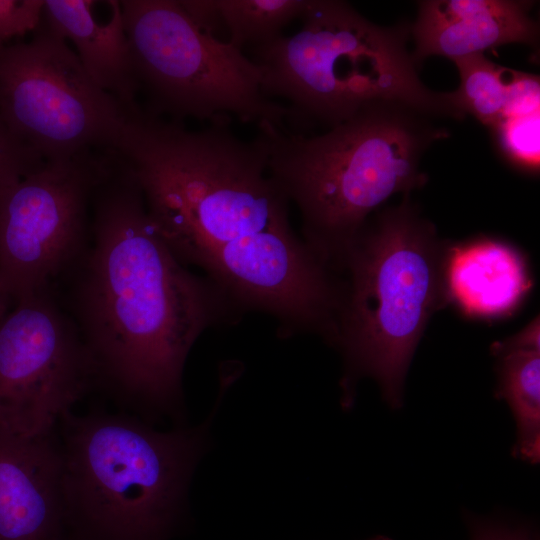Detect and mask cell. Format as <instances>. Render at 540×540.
<instances>
[{
	"mask_svg": "<svg viewBox=\"0 0 540 540\" xmlns=\"http://www.w3.org/2000/svg\"><path fill=\"white\" fill-rule=\"evenodd\" d=\"M113 150L133 174L158 234L241 312L274 317L284 337L335 331L340 279L293 230L290 201L254 138L227 124L189 130L144 109Z\"/></svg>",
	"mask_w": 540,
	"mask_h": 540,
	"instance_id": "6da1fadb",
	"label": "cell"
},
{
	"mask_svg": "<svg viewBox=\"0 0 540 540\" xmlns=\"http://www.w3.org/2000/svg\"><path fill=\"white\" fill-rule=\"evenodd\" d=\"M91 212L90 245L77 259L75 308L95 379L129 403L173 413L198 337L242 313L167 247L133 174L115 153L94 188Z\"/></svg>",
	"mask_w": 540,
	"mask_h": 540,
	"instance_id": "7a4b0ae2",
	"label": "cell"
},
{
	"mask_svg": "<svg viewBox=\"0 0 540 540\" xmlns=\"http://www.w3.org/2000/svg\"><path fill=\"white\" fill-rule=\"evenodd\" d=\"M415 108L384 102L327 132L308 136L257 125L270 175L299 210L302 239L330 270L338 267L369 216L392 195L428 181L425 151L450 136Z\"/></svg>",
	"mask_w": 540,
	"mask_h": 540,
	"instance_id": "3957f363",
	"label": "cell"
},
{
	"mask_svg": "<svg viewBox=\"0 0 540 540\" xmlns=\"http://www.w3.org/2000/svg\"><path fill=\"white\" fill-rule=\"evenodd\" d=\"M408 197L367 220L337 270L345 279L331 344L344 361V407L352 405L358 381L369 377L391 408H401L416 348L432 315L447 304V245Z\"/></svg>",
	"mask_w": 540,
	"mask_h": 540,
	"instance_id": "277c9868",
	"label": "cell"
},
{
	"mask_svg": "<svg viewBox=\"0 0 540 540\" xmlns=\"http://www.w3.org/2000/svg\"><path fill=\"white\" fill-rule=\"evenodd\" d=\"M301 29L252 47L262 90L287 101L286 127L328 129L365 107L395 102L431 118L463 120L452 92H435L409 52L411 24L384 27L338 0H308Z\"/></svg>",
	"mask_w": 540,
	"mask_h": 540,
	"instance_id": "5b68a950",
	"label": "cell"
},
{
	"mask_svg": "<svg viewBox=\"0 0 540 540\" xmlns=\"http://www.w3.org/2000/svg\"><path fill=\"white\" fill-rule=\"evenodd\" d=\"M64 527L80 540H165L185 504L205 425L158 431L115 414L59 421Z\"/></svg>",
	"mask_w": 540,
	"mask_h": 540,
	"instance_id": "8992f818",
	"label": "cell"
},
{
	"mask_svg": "<svg viewBox=\"0 0 540 540\" xmlns=\"http://www.w3.org/2000/svg\"><path fill=\"white\" fill-rule=\"evenodd\" d=\"M147 112L227 124L233 117L286 127L287 108L262 90L260 66L241 49L199 29L178 0L120 1Z\"/></svg>",
	"mask_w": 540,
	"mask_h": 540,
	"instance_id": "52a82bcc",
	"label": "cell"
},
{
	"mask_svg": "<svg viewBox=\"0 0 540 540\" xmlns=\"http://www.w3.org/2000/svg\"><path fill=\"white\" fill-rule=\"evenodd\" d=\"M130 111L43 20L27 42L0 47V115L44 161L111 149Z\"/></svg>",
	"mask_w": 540,
	"mask_h": 540,
	"instance_id": "ba28073f",
	"label": "cell"
},
{
	"mask_svg": "<svg viewBox=\"0 0 540 540\" xmlns=\"http://www.w3.org/2000/svg\"><path fill=\"white\" fill-rule=\"evenodd\" d=\"M106 153L45 161L0 193V285L10 300L47 289L81 255Z\"/></svg>",
	"mask_w": 540,
	"mask_h": 540,
	"instance_id": "9c48e42d",
	"label": "cell"
},
{
	"mask_svg": "<svg viewBox=\"0 0 540 540\" xmlns=\"http://www.w3.org/2000/svg\"><path fill=\"white\" fill-rule=\"evenodd\" d=\"M93 379L76 325L47 289L15 302L0 321V428L27 437L53 432Z\"/></svg>",
	"mask_w": 540,
	"mask_h": 540,
	"instance_id": "30bf717a",
	"label": "cell"
},
{
	"mask_svg": "<svg viewBox=\"0 0 540 540\" xmlns=\"http://www.w3.org/2000/svg\"><path fill=\"white\" fill-rule=\"evenodd\" d=\"M62 461L54 431L27 437L0 428V540H60Z\"/></svg>",
	"mask_w": 540,
	"mask_h": 540,
	"instance_id": "8fae6325",
	"label": "cell"
},
{
	"mask_svg": "<svg viewBox=\"0 0 540 540\" xmlns=\"http://www.w3.org/2000/svg\"><path fill=\"white\" fill-rule=\"evenodd\" d=\"M532 1L425 0L411 24L420 64L429 56L451 61L506 44L538 45L539 25L530 16Z\"/></svg>",
	"mask_w": 540,
	"mask_h": 540,
	"instance_id": "7c38bea8",
	"label": "cell"
},
{
	"mask_svg": "<svg viewBox=\"0 0 540 540\" xmlns=\"http://www.w3.org/2000/svg\"><path fill=\"white\" fill-rule=\"evenodd\" d=\"M533 283L527 263L513 246L482 237L446 247V300L466 316L498 318L511 314Z\"/></svg>",
	"mask_w": 540,
	"mask_h": 540,
	"instance_id": "4fadbf2b",
	"label": "cell"
},
{
	"mask_svg": "<svg viewBox=\"0 0 540 540\" xmlns=\"http://www.w3.org/2000/svg\"><path fill=\"white\" fill-rule=\"evenodd\" d=\"M91 0H44L42 20L75 47L89 77L128 110L138 107L139 85L120 1L109 0V20L99 23Z\"/></svg>",
	"mask_w": 540,
	"mask_h": 540,
	"instance_id": "5bb4252c",
	"label": "cell"
},
{
	"mask_svg": "<svg viewBox=\"0 0 540 540\" xmlns=\"http://www.w3.org/2000/svg\"><path fill=\"white\" fill-rule=\"evenodd\" d=\"M496 360V394L509 406L516 423L514 454L538 463L540 458V324L533 318L520 332L491 346Z\"/></svg>",
	"mask_w": 540,
	"mask_h": 540,
	"instance_id": "9a60e30c",
	"label": "cell"
},
{
	"mask_svg": "<svg viewBox=\"0 0 540 540\" xmlns=\"http://www.w3.org/2000/svg\"><path fill=\"white\" fill-rule=\"evenodd\" d=\"M308 0H216L228 42L239 49L267 43L281 35L282 28L301 17Z\"/></svg>",
	"mask_w": 540,
	"mask_h": 540,
	"instance_id": "2e32d148",
	"label": "cell"
},
{
	"mask_svg": "<svg viewBox=\"0 0 540 540\" xmlns=\"http://www.w3.org/2000/svg\"><path fill=\"white\" fill-rule=\"evenodd\" d=\"M460 76L453 91L456 103L465 115H472L491 128L502 117L507 102V70L484 54H475L452 61Z\"/></svg>",
	"mask_w": 540,
	"mask_h": 540,
	"instance_id": "e0dca14e",
	"label": "cell"
},
{
	"mask_svg": "<svg viewBox=\"0 0 540 540\" xmlns=\"http://www.w3.org/2000/svg\"><path fill=\"white\" fill-rule=\"evenodd\" d=\"M540 111L501 118L490 129L495 147L514 168L536 174L540 166Z\"/></svg>",
	"mask_w": 540,
	"mask_h": 540,
	"instance_id": "ac0fdd59",
	"label": "cell"
},
{
	"mask_svg": "<svg viewBox=\"0 0 540 540\" xmlns=\"http://www.w3.org/2000/svg\"><path fill=\"white\" fill-rule=\"evenodd\" d=\"M44 162L12 133L0 115V193Z\"/></svg>",
	"mask_w": 540,
	"mask_h": 540,
	"instance_id": "d6986e66",
	"label": "cell"
},
{
	"mask_svg": "<svg viewBox=\"0 0 540 540\" xmlns=\"http://www.w3.org/2000/svg\"><path fill=\"white\" fill-rule=\"evenodd\" d=\"M44 0H0V47L33 33L43 17Z\"/></svg>",
	"mask_w": 540,
	"mask_h": 540,
	"instance_id": "ffe728a7",
	"label": "cell"
},
{
	"mask_svg": "<svg viewBox=\"0 0 540 540\" xmlns=\"http://www.w3.org/2000/svg\"><path fill=\"white\" fill-rule=\"evenodd\" d=\"M536 111H540L539 76L508 68L507 102L503 117L524 115Z\"/></svg>",
	"mask_w": 540,
	"mask_h": 540,
	"instance_id": "44dd1931",
	"label": "cell"
},
{
	"mask_svg": "<svg viewBox=\"0 0 540 540\" xmlns=\"http://www.w3.org/2000/svg\"><path fill=\"white\" fill-rule=\"evenodd\" d=\"M465 521L470 540H539L534 529L520 523L474 514Z\"/></svg>",
	"mask_w": 540,
	"mask_h": 540,
	"instance_id": "7402d4cb",
	"label": "cell"
},
{
	"mask_svg": "<svg viewBox=\"0 0 540 540\" xmlns=\"http://www.w3.org/2000/svg\"><path fill=\"white\" fill-rule=\"evenodd\" d=\"M9 301H10V298L4 292V290L2 289V287L0 285V321L3 319V317L8 312L7 308H8Z\"/></svg>",
	"mask_w": 540,
	"mask_h": 540,
	"instance_id": "603a6c76",
	"label": "cell"
},
{
	"mask_svg": "<svg viewBox=\"0 0 540 540\" xmlns=\"http://www.w3.org/2000/svg\"><path fill=\"white\" fill-rule=\"evenodd\" d=\"M367 540H392V539L386 536L378 535V536L369 538Z\"/></svg>",
	"mask_w": 540,
	"mask_h": 540,
	"instance_id": "cb8c5ba5",
	"label": "cell"
}]
</instances>
